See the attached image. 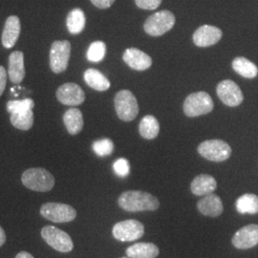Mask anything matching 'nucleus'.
<instances>
[{
	"label": "nucleus",
	"mask_w": 258,
	"mask_h": 258,
	"mask_svg": "<svg viewBox=\"0 0 258 258\" xmlns=\"http://www.w3.org/2000/svg\"><path fill=\"white\" fill-rule=\"evenodd\" d=\"M160 250L156 245L149 242L136 243L126 249V255L129 258H156Z\"/></svg>",
	"instance_id": "20"
},
{
	"label": "nucleus",
	"mask_w": 258,
	"mask_h": 258,
	"mask_svg": "<svg viewBox=\"0 0 258 258\" xmlns=\"http://www.w3.org/2000/svg\"><path fill=\"white\" fill-rule=\"evenodd\" d=\"M71 53V44L68 40H56L53 42L50 51L51 70L59 74L67 69Z\"/></svg>",
	"instance_id": "9"
},
{
	"label": "nucleus",
	"mask_w": 258,
	"mask_h": 258,
	"mask_svg": "<svg viewBox=\"0 0 258 258\" xmlns=\"http://www.w3.org/2000/svg\"><path fill=\"white\" fill-rule=\"evenodd\" d=\"M197 208L203 215L210 217H217L221 215L224 210L220 197L213 194L205 195V197L197 203Z\"/></svg>",
	"instance_id": "17"
},
{
	"label": "nucleus",
	"mask_w": 258,
	"mask_h": 258,
	"mask_svg": "<svg viewBox=\"0 0 258 258\" xmlns=\"http://www.w3.org/2000/svg\"><path fill=\"white\" fill-rule=\"evenodd\" d=\"M58 102L65 105L76 106L82 104L85 100V94L82 87L73 83H64L56 90Z\"/></svg>",
	"instance_id": "12"
},
{
	"label": "nucleus",
	"mask_w": 258,
	"mask_h": 258,
	"mask_svg": "<svg viewBox=\"0 0 258 258\" xmlns=\"http://www.w3.org/2000/svg\"><path fill=\"white\" fill-rule=\"evenodd\" d=\"M11 122L16 128L29 130L34 124V113L32 110L11 114Z\"/></svg>",
	"instance_id": "27"
},
{
	"label": "nucleus",
	"mask_w": 258,
	"mask_h": 258,
	"mask_svg": "<svg viewBox=\"0 0 258 258\" xmlns=\"http://www.w3.org/2000/svg\"><path fill=\"white\" fill-rule=\"evenodd\" d=\"M7 83V72L3 66H0V97L5 90Z\"/></svg>",
	"instance_id": "33"
},
{
	"label": "nucleus",
	"mask_w": 258,
	"mask_h": 258,
	"mask_svg": "<svg viewBox=\"0 0 258 258\" xmlns=\"http://www.w3.org/2000/svg\"><path fill=\"white\" fill-rule=\"evenodd\" d=\"M163 0H135L136 5L140 9L156 10Z\"/></svg>",
	"instance_id": "32"
},
{
	"label": "nucleus",
	"mask_w": 258,
	"mask_h": 258,
	"mask_svg": "<svg viewBox=\"0 0 258 258\" xmlns=\"http://www.w3.org/2000/svg\"><path fill=\"white\" fill-rule=\"evenodd\" d=\"M40 214L46 220L54 223H67L74 220L77 212L70 205L62 203H46L41 206Z\"/></svg>",
	"instance_id": "7"
},
{
	"label": "nucleus",
	"mask_w": 258,
	"mask_h": 258,
	"mask_svg": "<svg viewBox=\"0 0 258 258\" xmlns=\"http://www.w3.org/2000/svg\"><path fill=\"white\" fill-rule=\"evenodd\" d=\"M123 61L130 68L137 71H145L152 65V59L149 55L137 48H128L122 55Z\"/></svg>",
	"instance_id": "15"
},
{
	"label": "nucleus",
	"mask_w": 258,
	"mask_h": 258,
	"mask_svg": "<svg viewBox=\"0 0 258 258\" xmlns=\"http://www.w3.org/2000/svg\"><path fill=\"white\" fill-rule=\"evenodd\" d=\"M8 75L11 82L15 84H19L24 80V55L21 51H15L10 55Z\"/></svg>",
	"instance_id": "18"
},
{
	"label": "nucleus",
	"mask_w": 258,
	"mask_h": 258,
	"mask_svg": "<svg viewBox=\"0 0 258 258\" xmlns=\"http://www.w3.org/2000/svg\"><path fill=\"white\" fill-rule=\"evenodd\" d=\"M86 19H85V15L83 13V10L77 9L72 10L68 16H67V29L70 34L72 35H79L83 31L85 27Z\"/></svg>",
	"instance_id": "24"
},
{
	"label": "nucleus",
	"mask_w": 258,
	"mask_h": 258,
	"mask_svg": "<svg viewBox=\"0 0 258 258\" xmlns=\"http://www.w3.org/2000/svg\"><path fill=\"white\" fill-rule=\"evenodd\" d=\"M216 180L209 174H200L194 178L190 188L194 195L204 196L211 194L216 189Z\"/></svg>",
	"instance_id": "19"
},
{
	"label": "nucleus",
	"mask_w": 258,
	"mask_h": 258,
	"mask_svg": "<svg viewBox=\"0 0 258 258\" xmlns=\"http://www.w3.org/2000/svg\"><path fill=\"white\" fill-rule=\"evenodd\" d=\"M213 109V101L208 93H192L187 96L184 102V114L194 118L211 113Z\"/></svg>",
	"instance_id": "4"
},
{
	"label": "nucleus",
	"mask_w": 258,
	"mask_h": 258,
	"mask_svg": "<svg viewBox=\"0 0 258 258\" xmlns=\"http://www.w3.org/2000/svg\"><path fill=\"white\" fill-rule=\"evenodd\" d=\"M105 55H106V45L103 41L101 40L94 41L91 43L86 53L87 59L92 62L102 61Z\"/></svg>",
	"instance_id": "28"
},
{
	"label": "nucleus",
	"mask_w": 258,
	"mask_h": 258,
	"mask_svg": "<svg viewBox=\"0 0 258 258\" xmlns=\"http://www.w3.org/2000/svg\"><path fill=\"white\" fill-rule=\"evenodd\" d=\"M232 244L239 249H250L258 244V225L243 227L232 237Z\"/></svg>",
	"instance_id": "13"
},
{
	"label": "nucleus",
	"mask_w": 258,
	"mask_h": 258,
	"mask_svg": "<svg viewBox=\"0 0 258 258\" xmlns=\"http://www.w3.org/2000/svg\"><path fill=\"white\" fill-rule=\"evenodd\" d=\"M222 35L223 33L219 28L212 25H203L194 32V43L199 47L212 46L221 39Z\"/></svg>",
	"instance_id": "14"
},
{
	"label": "nucleus",
	"mask_w": 258,
	"mask_h": 258,
	"mask_svg": "<svg viewBox=\"0 0 258 258\" xmlns=\"http://www.w3.org/2000/svg\"><path fill=\"white\" fill-rule=\"evenodd\" d=\"M115 109L118 117L124 121L133 120L138 115V102L134 94L129 90H121L115 96Z\"/></svg>",
	"instance_id": "5"
},
{
	"label": "nucleus",
	"mask_w": 258,
	"mask_h": 258,
	"mask_svg": "<svg viewBox=\"0 0 258 258\" xmlns=\"http://www.w3.org/2000/svg\"><path fill=\"white\" fill-rule=\"evenodd\" d=\"M20 20L17 16L9 17L4 25L2 33V44L7 49L15 46L20 35Z\"/></svg>",
	"instance_id": "16"
},
{
	"label": "nucleus",
	"mask_w": 258,
	"mask_h": 258,
	"mask_svg": "<svg viewBox=\"0 0 258 258\" xmlns=\"http://www.w3.org/2000/svg\"><path fill=\"white\" fill-rule=\"evenodd\" d=\"M35 106V102L32 99H24L20 101H10L7 103V111L10 114L20 113L24 111L32 110Z\"/></svg>",
	"instance_id": "30"
},
{
	"label": "nucleus",
	"mask_w": 258,
	"mask_h": 258,
	"mask_svg": "<svg viewBox=\"0 0 258 258\" xmlns=\"http://www.w3.org/2000/svg\"><path fill=\"white\" fill-rule=\"evenodd\" d=\"M118 204L120 209L129 212L156 211L160 206L155 196L140 190H129L120 194Z\"/></svg>",
	"instance_id": "1"
},
{
	"label": "nucleus",
	"mask_w": 258,
	"mask_h": 258,
	"mask_svg": "<svg viewBox=\"0 0 258 258\" xmlns=\"http://www.w3.org/2000/svg\"><path fill=\"white\" fill-rule=\"evenodd\" d=\"M198 152L205 159L212 162H223L231 155V148L221 140L205 141L198 147Z\"/></svg>",
	"instance_id": "8"
},
{
	"label": "nucleus",
	"mask_w": 258,
	"mask_h": 258,
	"mask_svg": "<svg viewBox=\"0 0 258 258\" xmlns=\"http://www.w3.org/2000/svg\"><path fill=\"white\" fill-rule=\"evenodd\" d=\"M83 78L87 85L97 91H106L110 87V82L108 79L97 69L90 68L86 70Z\"/></svg>",
	"instance_id": "21"
},
{
	"label": "nucleus",
	"mask_w": 258,
	"mask_h": 258,
	"mask_svg": "<svg viewBox=\"0 0 258 258\" xmlns=\"http://www.w3.org/2000/svg\"><path fill=\"white\" fill-rule=\"evenodd\" d=\"M139 131L143 138L153 140L156 138L160 131L159 121L154 116H145L139 124Z\"/></svg>",
	"instance_id": "25"
},
{
	"label": "nucleus",
	"mask_w": 258,
	"mask_h": 258,
	"mask_svg": "<svg viewBox=\"0 0 258 258\" xmlns=\"http://www.w3.org/2000/svg\"><path fill=\"white\" fill-rule=\"evenodd\" d=\"M63 122L69 134H79L83 130L84 123L82 111L78 108L68 109L63 115Z\"/></svg>",
	"instance_id": "22"
},
{
	"label": "nucleus",
	"mask_w": 258,
	"mask_h": 258,
	"mask_svg": "<svg viewBox=\"0 0 258 258\" xmlns=\"http://www.w3.org/2000/svg\"><path fill=\"white\" fill-rule=\"evenodd\" d=\"M115 239L121 242H131L138 240L145 233L144 225L134 219H128L117 223L112 230Z\"/></svg>",
	"instance_id": "10"
},
{
	"label": "nucleus",
	"mask_w": 258,
	"mask_h": 258,
	"mask_svg": "<svg viewBox=\"0 0 258 258\" xmlns=\"http://www.w3.org/2000/svg\"><path fill=\"white\" fill-rule=\"evenodd\" d=\"M16 258H35L31 253H29L27 251H20L19 253L17 254Z\"/></svg>",
	"instance_id": "36"
},
{
	"label": "nucleus",
	"mask_w": 258,
	"mask_h": 258,
	"mask_svg": "<svg viewBox=\"0 0 258 258\" xmlns=\"http://www.w3.org/2000/svg\"><path fill=\"white\" fill-rule=\"evenodd\" d=\"M41 237L50 247L60 252H70L74 248L70 235L54 226H45L42 228Z\"/></svg>",
	"instance_id": "6"
},
{
	"label": "nucleus",
	"mask_w": 258,
	"mask_h": 258,
	"mask_svg": "<svg viewBox=\"0 0 258 258\" xmlns=\"http://www.w3.org/2000/svg\"><path fill=\"white\" fill-rule=\"evenodd\" d=\"M92 148L98 156H108L114 150V144L110 139H102L94 142Z\"/></svg>",
	"instance_id": "29"
},
{
	"label": "nucleus",
	"mask_w": 258,
	"mask_h": 258,
	"mask_svg": "<svg viewBox=\"0 0 258 258\" xmlns=\"http://www.w3.org/2000/svg\"><path fill=\"white\" fill-rule=\"evenodd\" d=\"M232 68L237 74L246 79H253L258 74L256 65L243 56H237L233 59Z\"/></svg>",
	"instance_id": "23"
},
{
	"label": "nucleus",
	"mask_w": 258,
	"mask_h": 258,
	"mask_svg": "<svg viewBox=\"0 0 258 258\" xmlns=\"http://www.w3.org/2000/svg\"><path fill=\"white\" fill-rule=\"evenodd\" d=\"M120 258H129L128 256L127 257H120Z\"/></svg>",
	"instance_id": "37"
},
{
	"label": "nucleus",
	"mask_w": 258,
	"mask_h": 258,
	"mask_svg": "<svg viewBox=\"0 0 258 258\" xmlns=\"http://www.w3.org/2000/svg\"><path fill=\"white\" fill-rule=\"evenodd\" d=\"M91 2L99 9H107L112 6L115 0H91Z\"/></svg>",
	"instance_id": "34"
},
{
	"label": "nucleus",
	"mask_w": 258,
	"mask_h": 258,
	"mask_svg": "<svg viewBox=\"0 0 258 258\" xmlns=\"http://www.w3.org/2000/svg\"><path fill=\"white\" fill-rule=\"evenodd\" d=\"M236 210L241 214H256L258 212V197L255 194H244L236 200Z\"/></svg>",
	"instance_id": "26"
},
{
	"label": "nucleus",
	"mask_w": 258,
	"mask_h": 258,
	"mask_svg": "<svg viewBox=\"0 0 258 258\" xmlns=\"http://www.w3.org/2000/svg\"><path fill=\"white\" fill-rule=\"evenodd\" d=\"M21 181L27 188L38 192L50 191L55 185V177L50 171L41 167L25 170L21 176Z\"/></svg>",
	"instance_id": "2"
},
{
	"label": "nucleus",
	"mask_w": 258,
	"mask_h": 258,
	"mask_svg": "<svg viewBox=\"0 0 258 258\" xmlns=\"http://www.w3.org/2000/svg\"><path fill=\"white\" fill-rule=\"evenodd\" d=\"M113 169L115 173L119 177H126L130 172V166L129 162L124 159V158H120L118 159L114 164H113Z\"/></svg>",
	"instance_id": "31"
},
{
	"label": "nucleus",
	"mask_w": 258,
	"mask_h": 258,
	"mask_svg": "<svg viewBox=\"0 0 258 258\" xmlns=\"http://www.w3.org/2000/svg\"><path fill=\"white\" fill-rule=\"evenodd\" d=\"M216 92L223 103L228 106H237L243 102V94L239 86L231 80H225L217 85Z\"/></svg>",
	"instance_id": "11"
},
{
	"label": "nucleus",
	"mask_w": 258,
	"mask_h": 258,
	"mask_svg": "<svg viewBox=\"0 0 258 258\" xmlns=\"http://www.w3.org/2000/svg\"><path fill=\"white\" fill-rule=\"evenodd\" d=\"M175 24L174 15L167 10L157 12L151 15L145 22V31L149 36L160 37L171 30Z\"/></svg>",
	"instance_id": "3"
},
{
	"label": "nucleus",
	"mask_w": 258,
	"mask_h": 258,
	"mask_svg": "<svg viewBox=\"0 0 258 258\" xmlns=\"http://www.w3.org/2000/svg\"><path fill=\"white\" fill-rule=\"evenodd\" d=\"M5 242H6V234H5L4 230L0 226V247L3 246Z\"/></svg>",
	"instance_id": "35"
}]
</instances>
